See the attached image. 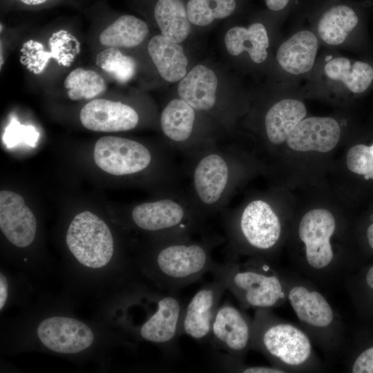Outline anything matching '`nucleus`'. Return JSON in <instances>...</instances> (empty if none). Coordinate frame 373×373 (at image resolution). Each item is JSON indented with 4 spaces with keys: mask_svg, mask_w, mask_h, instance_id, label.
Here are the masks:
<instances>
[{
    "mask_svg": "<svg viewBox=\"0 0 373 373\" xmlns=\"http://www.w3.org/2000/svg\"><path fill=\"white\" fill-rule=\"evenodd\" d=\"M336 227L331 211L314 209L303 216L297 228L302 251L294 258L293 265L300 274L327 287L345 282L355 269L333 246Z\"/></svg>",
    "mask_w": 373,
    "mask_h": 373,
    "instance_id": "1",
    "label": "nucleus"
},
{
    "mask_svg": "<svg viewBox=\"0 0 373 373\" xmlns=\"http://www.w3.org/2000/svg\"><path fill=\"white\" fill-rule=\"evenodd\" d=\"M281 272L287 300L300 327L327 357L343 354L347 341L342 318L317 284L296 271Z\"/></svg>",
    "mask_w": 373,
    "mask_h": 373,
    "instance_id": "2",
    "label": "nucleus"
},
{
    "mask_svg": "<svg viewBox=\"0 0 373 373\" xmlns=\"http://www.w3.org/2000/svg\"><path fill=\"white\" fill-rule=\"evenodd\" d=\"M311 338L299 327L282 320L271 309L255 310L251 349L286 372H319L324 365Z\"/></svg>",
    "mask_w": 373,
    "mask_h": 373,
    "instance_id": "3",
    "label": "nucleus"
},
{
    "mask_svg": "<svg viewBox=\"0 0 373 373\" xmlns=\"http://www.w3.org/2000/svg\"><path fill=\"white\" fill-rule=\"evenodd\" d=\"M211 273L222 281L244 311L271 309L287 301L281 270L268 259L251 256L240 262L237 256L229 254L224 262L216 263Z\"/></svg>",
    "mask_w": 373,
    "mask_h": 373,
    "instance_id": "4",
    "label": "nucleus"
},
{
    "mask_svg": "<svg viewBox=\"0 0 373 373\" xmlns=\"http://www.w3.org/2000/svg\"><path fill=\"white\" fill-rule=\"evenodd\" d=\"M220 242L213 238L195 240L192 235L161 236L151 258L156 281L167 291L178 293L213 270L217 262L211 252Z\"/></svg>",
    "mask_w": 373,
    "mask_h": 373,
    "instance_id": "5",
    "label": "nucleus"
},
{
    "mask_svg": "<svg viewBox=\"0 0 373 373\" xmlns=\"http://www.w3.org/2000/svg\"><path fill=\"white\" fill-rule=\"evenodd\" d=\"M186 155L189 159L186 193L192 203L205 218L224 209L233 183L232 152L227 146L211 142Z\"/></svg>",
    "mask_w": 373,
    "mask_h": 373,
    "instance_id": "6",
    "label": "nucleus"
},
{
    "mask_svg": "<svg viewBox=\"0 0 373 373\" xmlns=\"http://www.w3.org/2000/svg\"><path fill=\"white\" fill-rule=\"evenodd\" d=\"M231 254L262 257L270 256L282 236L280 219L272 207L262 200L249 202L236 216L223 215Z\"/></svg>",
    "mask_w": 373,
    "mask_h": 373,
    "instance_id": "7",
    "label": "nucleus"
},
{
    "mask_svg": "<svg viewBox=\"0 0 373 373\" xmlns=\"http://www.w3.org/2000/svg\"><path fill=\"white\" fill-rule=\"evenodd\" d=\"M131 217L139 229L159 233L161 236L193 235L202 229L206 218L187 193L175 190L166 197L136 205Z\"/></svg>",
    "mask_w": 373,
    "mask_h": 373,
    "instance_id": "8",
    "label": "nucleus"
},
{
    "mask_svg": "<svg viewBox=\"0 0 373 373\" xmlns=\"http://www.w3.org/2000/svg\"><path fill=\"white\" fill-rule=\"evenodd\" d=\"M66 241L78 262L89 268L106 266L113 255V238L109 227L90 211L75 216L68 227Z\"/></svg>",
    "mask_w": 373,
    "mask_h": 373,
    "instance_id": "9",
    "label": "nucleus"
},
{
    "mask_svg": "<svg viewBox=\"0 0 373 373\" xmlns=\"http://www.w3.org/2000/svg\"><path fill=\"white\" fill-rule=\"evenodd\" d=\"M253 318L241 308L227 301L220 305L214 317L209 342L216 352L240 361L251 349Z\"/></svg>",
    "mask_w": 373,
    "mask_h": 373,
    "instance_id": "10",
    "label": "nucleus"
},
{
    "mask_svg": "<svg viewBox=\"0 0 373 373\" xmlns=\"http://www.w3.org/2000/svg\"><path fill=\"white\" fill-rule=\"evenodd\" d=\"M153 154L141 142L116 136H104L95 144L94 160L104 171L113 175L142 172L153 162Z\"/></svg>",
    "mask_w": 373,
    "mask_h": 373,
    "instance_id": "11",
    "label": "nucleus"
},
{
    "mask_svg": "<svg viewBox=\"0 0 373 373\" xmlns=\"http://www.w3.org/2000/svg\"><path fill=\"white\" fill-rule=\"evenodd\" d=\"M184 307L178 293L167 291L158 298L156 310L141 326L140 336L162 345L169 356L175 355Z\"/></svg>",
    "mask_w": 373,
    "mask_h": 373,
    "instance_id": "12",
    "label": "nucleus"
},
{
    "mask_svg": "<svg viewBox=\"0 0 373 373\" xmlns=\"http://www.w3.org/2000/svg\"><path fill=\"white\" fill-rule=\"evenodd\" d=\"M227 290L221 280L201 287L185 305L181 333L199 341H209L212 323Z\"/></svg>",
    "mask_w": 373,
    "mask_h": 373,
    "instance_id": "13",
    "label": "nucleus"
},
{
    "mask_svg": "<svg viewBox=\"0 0 373 373\" xmlns=\"http://www.w3.org/2000/svg\"><path fill=\"white\" fill-rule=\"evenodd\" d=\"M40 341L49 350L59 354H76L89 347L94 339L90 327L72 318L52 316L38 325Z\"/></svg>",
    "mask_w": 373,
    "mask_h": 373,
    "instance_id": "14",
    "label": "nucleus"
},
{
    "mask_svg": "<svg viewBox=\"0 0 373 373\" xmlns=\"http://www.w3.org/2000/svg\"><path fill=\"white\" fill-rule=\"evenodd\" d=\"M0 228L8 241L18 247L29 246L35 238L36 218L22 196L15 192H0Z\"/></svg>",
    "mask_w": 373,
    "mask_h": 373,
    "instance_id": "15",
    "label": "nucleus"
},
{
    "mask_svg": "<svg viewBox=\"0 0 373 373\" xmlns=\"http://www.w3.org/2000/svg\"><path fill=\"white\" fill-rule=\"evenodd\" d=\"M79 118L86 128L97 132L130 131L139 122V115L133 108L105 99H95L84 105Z\"/></svg>",
    "mask_w": 373,
    "mask_h": 373,
    "instance_id": "16",
    "label": "nucleus"
},
{
    "mask_svg": "<svg viewBox=\"0 0 373 373\" xmlns=\"http://www.w3.org/2000/svg\"><path fill=\"white\" fill-rule=\"evenodd\" d=\"M341 133V126L335 119L310 117L296 126L286 142L294 151L327 153L337 145Z\"/></svg>",
    "mask_w": 373,
    "mask_h": 373,
    "instance_id": "17",
    "label": "nucleus"
},
{
    "mask_svg": "<svg viewBox=\"0 0 373 373\" xmlns=\"http://www.w3.org/2000/svg\"><path fill=\"white\" fill-rule=\"evenodd\" d=\"M195 111L181 98L171 100L163 109L160 126L169 141L168 147L172 151H178L188 154L198 149L193 139Z\"/></svg>",
    "mask_w": 373,
    "mask_h": 373,
    "instance_id": "18",
    "label": "nucleus"
},
{
    "mask_svg": "<svg viewBox=\"0 0 373 373\" xmlns=\"http://www.w3.org/2000/svg\"><path fill=\"white\" fill-rule=\"evenodd\" d=\"M318 49V40L314 32H296L279 46L276 59L280 66L291 75H302L314 66Z\"/></svg>",
    "mask_w": 373,
    "mask_h": 373,
    "instance_id": "19",
    "label": "nucleus"
},
{
    "mask_svg": "<svg viewBox=\"0 0 373 373\" xmlns=\"http://www.w3.org/2000/svg\"><path fill=\"white\" fill-rule=\"evenodd\" d=\"M217 86L218 79L213 71L197 65L180 81L178 93L197 111L208 112L216 105Z\"/></svg>",
    "mask_w": 373,
    "mask_h": 373,
    "instance_id": "20",
    "label": "nucleus"
},
{
    "mask_svg": "<svg viewBox=\"0 0 373 373\" xmlns=\"http://www.w3.org/2000/svg\"><path fill=\"white\" fill-rule=\"evenodd\" d=\"M306 115V107L300 100L286 98L274 104L265 116L268 140L275 145L285 142Z\"/></svg>",
    "mask_w": 373,
    "mask_h": 373,
    "instance_id": "21",
    "label": "nucleus"
},
{
    "mask_svg": "<svg viewBox=\"0 0 373 373\" xmlns=\"http://www.w3.org/2000/svg\"><path fill=\"white\" fill-rule=\"evenodd\" d=\"M148 52L161 77L167 82L181 80L186 75L188 60L182 48L163 35L152 37Z\"/></svg>",
    "mask_w": 373,
    "mask_h": 373,
    "instance_id": "22",
    "label": "nucleus"
},
{
    "mask_svg": "<svg viewBox=\"0 0 373 373\" xmlns=\"http://www.w3.org/2000/svg\"><path fill=\"white\" fill-rule=\"evenodd\" d=\"M224 44L227 51L237 56L246 51L251 60L260 64L267 57L269 38L263 24L255 23L248 28L235 26L229 29L224 36Z\"/></svg>",
    "mask_w": 373,
    "mask_h": 373,
    "instance_id": "23",
    "label": "nucleus"
},
{
    "mask_svg": "<svg viewBox=\"0 0 373 373\" xmlns=\"http://www.w3.org/2000/svg\"><path fill=\"white\" fill-rule=\"evenodd\" d=\"M326 77L341 83L353 93L365 92L373 82V68L368 63L351 61L343 57H334L324 67Z\"/></svg>",
    "mask_w": 373,
    "mask_h": 373,
    "instance_id": "24",
    "label": "nucleus"
},
{
    "mask_svg": "<svg viewBox=\"0 0 373 373\" xmlns=\"http://www.w3.org/2000/svg\"><path fill=\"white\" fill-rule=\"evenodd\" d=\"M358 22V17L350 7L335 6L321 16L318 22L317 32L325 44L338 46L345 41Z\"/></svg>",
    "mask_w": 373,
    "mask_h": 373,
    "instance_id": "25",
    "label": "nucleus"
},
{
    "mask_svg": "<svg viewBox=\"0 0 373 373\" xmlns=\"http://www.w3.org/2000/svg\"><path fill=\"white\" fill-rule=\"evenodd\" d=\"M154 16L162 35L173 41H183L191 32V22L182 0H158Z\"/></svg>",
    "mask_w": 373,
    "mask_h": 373,
    "instance_id": "26",
    "label": "nucleus"
},
{
    "mask_svg": "<svg viewBox=\"0 0 373 373\" xmlns=\"http://www.w3.org/2000/svg\"><path fill=\"white\" fill-rule=\"evenodd\" d=\"M149 33L147 24L139 18L125 15L117 19L99 35V42L107 47L133 48Z\"/></svg>",
    "mask_w": 373,
    "mask_h": 373,
    "instance_id": "27",
    "label": "nucleus"
},
{
    "mask_svg": "<svg viewBox=\"0 0 373 373\" xmlns=\"http://www.w3.org/2000/svg\"><path fill=\"white\" fill-rule=\"evenodd\" d=\"M345 284L358 311L363 316H373V264L352 271Z\"/></svg>",
    "mask_w": 373,
    "mask_h": 373,
    "instance_id": "28",
    "label": "nucleus"
},
{
    "mask_svg": "<svg viewBox=\"0 0 373 373\" xmlns=\"http://www.w3.org/2000/svg\"><path fill=\"white\" fill-rule=\"evenodd\" d=\"M64 87L71 100L90 99L103 93L106 89L104 79L93 70L82 68L72 70L66 77Z\"/></svg>",
    "mask_w": 373,
    "mask_h": 373,
    "instance_id": "29",
    "label": "nucleus"
},
{
    "mask_svg": "<svg viewBox=\"0 0 373 373\" xmlns=\"http://www.w3.org/2000/svg\"><path fill=\"white\" fill-rule=\"evenodd\" d=\"M189 21L205 26L214 19L225 18L236 9L235 0H189L186 6Z\"/></svg>",
    "mask_w": 373,
    "mask_h": 373,
    "instance_id": "30",
    "label": "nucleus"
},
{
    "mask_svg": "<svg viewBox=\"0 0 373 373\" xmlns=\"http://www.w3.org/2000/svg\"><path fill=\"white\" fill-rule=\"evenodd\" d=\"M96 64L119 83L128 82L136 71V62L130 56L123 55L116 47H108L99 52Z\"/></svg>",
    "mask_w": 373,
    "mask_h": 373,
    "instance_id": "31",
    "label": "nucleus"
},
{
    "mask_svg": "<svg viewBox=\"0 0 373 373\" xmlns=\"http://www.w3.org/2000/svg\"><path fill=\"white\" fill-rule=\"evenodd\" d=\"M345 368L352 373H373V336L371 338H356L345 346Z\"/></svg>",
    "mask_w": 373,
    "mask_h": 373,
    "instance_id": "32",
    "label": "nucleus"
},
{
    "mask_svg": "<svg viewBox=\"0 0 373 373\" xmlns=\"http://www.w3.org/2000/svg\"><path fill=\"white\" fill-rule=\"evenodd\" d=\"M346 164L352 172L363 175L365 180H373V144L352 146L346 155Z\"/></svg>",
    "mask_w": 373,
    "mask_h": 373,
    "instance_id": "33",
    "label": "nucleus"
},
{
    "mask_svg": "<svg viewBox=\"0 0 373 373\" xmlns=\"http://www.w3.org/2000/svg\"><path fill=\"white\" fill-rule=\"evenodd\" d=\"M215 361L221 370L232 372L244 373H285L286 372L277 367L263 365H248L245 361H237L228 355L215 352Z\"/></svg>",
    "mask_w": 373,
    "mask_h": 373,
    "instance_id": "34",
    "label": "nucleus"
},
{
    "mask_svg": "<svg viewBox=\"0 0 373 373\" xmlns=\"http://www.w3.org/2000/svg\"><path fill=\"white\" fill-rule=\"evenodd\" d=\"M8 294V283L6 276L0 273V309L1 310L6 304Z\"/></svg>",
    "mask_w": 373,
    "mask_h": 373,
    "instance_id": "35",
    "label": "nucleus"
},
{
    "mask_svg": "<svg viewBox=\"0 0 373 373\" xmlns=\"http://www.w3.org/2000/svg\"><path fill=\"white\" fill-rule=\"evenodd\" d=\"M289 0H265L267 6L271 10L278 11L283 9Z\"/></svg>",
    "mask_w": 373,
    "mask_h": 373,
    "instance_id": "36",
    "label": "nucleus"
},
{
    "mask_svg": "<svg viewBox=\"0 0 373 373\" xmlns=\"http://www.w3.org/2000/svg\"><path fill=\"white\" fill-rule=\"evenodd\" d=\"M366 238L369 247L373 251V222L367 228Z\"/></svg>",
    "mask_w": 373,
    "mask_h": 373,
    "instance_id": "37",
    "label": "nucleus"
},
{
    "mask_svg": "<svg viewBox=\"0 0 373 373\" xmlns=\"http://www.w3.org/2000/svg\"><path fill=\"white\" fill-rule=\"evenodd\" d=\"M19 1H21L22 3L26 5L35 6V5H39V4L44 3L48 0H19Z\"/></svg>",
    "mask_w": 373,
    "mask_h": 373,
    "instance_id": "38",
    "label": "nucleus"
}]
</instances>
